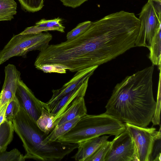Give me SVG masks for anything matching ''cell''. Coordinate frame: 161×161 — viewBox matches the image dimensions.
I'll return each mask as SVG.
<instances>
[{
  "mask_svg": "<svg viewBox=\"0 0 161 161\" xmlns=\"http://www.w3.org/2000/svg\"><path fill=\"white\" fill-rule=\"evenodd\" d=\"M154 65L117 84L105 106L106 112L122 122L147 127L156 106L153 90Z\"/></svg>",
  "mask_w": 161,
  "mask_h": 161,
  "instance_id": "obj_1",
  "label": "cell"
},
{
  "mask_svg": "<svg viewBox=\"0 0 161 161\" xmlns=\"http://www.w3.org/2000/svg\"><path fill=\"white\" fill-rule=\"evenodd\" d=\"M12 122L14 131L23 143L25 159L59 161L78 147V143L58 140L44 144L42 142L48 135L39 128L36 122L20 105L19 111Z\"/></svg>",
  "mask_w": 161,
  "mask_h": 161,
  "instance_id": "obj_2",
  "label": "cell"
},
{
  "mask_svg": "<svg viewBox=\"0 0 161 161\" xmlns=\"http://www.w3.org/2000/svg\"><path fill=\"white\" fill-rule=\"evenodd\" d=\"M125 130V124L106 112L98 115L86 114L81 117L75 125L58 140L78 143L106 135L116 137Z\"/></svg>",
  "mask_w": 161,
  "mask_h": 161,
  "instance_id": "obj_3",
  "label": "cell"
},
{
  "mask_svg": "<svg viewBox=\"0 0 161 161\" xmlns=\"http://www.w3.org/2000/svg\"><path fill=\"white\" fill-rule=\"evenodd\" d=\"M52 37V34L49 32L19 33L14 36L0 51V65L12 57H25L31 51L43 50L49 45Z\"/></svg>",
  "mask_w": 161,
  "mask_h": 161,
  "instance_id": "obj_4",
  "label": "cell"
},
{
  "mask_svg": "<svg viewBox=\"0 0 161 161\" xmlns=\"http://www.w3.org/2000/svg\"><path fill=\"white\" fill-rule=\"evenodd\" d=\"M139 15L141 26L135 46L148 48L155 35L161 30V0H148Z\"/></svg>",
  "mask_w": 161,
  "mask_h": 161,
  "instance_id": "obj_5",
  "label": "cell"
},
{
  "mask_svg": "<svg viewBox=\"0 0 161 161\" xmlns=\"http://www.w3.org/2000/svg\"><path fill=\"white\" fill-rule=\"evenodd\" d=\"M125 125L135 142L138 161H151L154 144L161 139V127L157 131L153 127H141L128 123Z\"/></svg>",
  "mask_w": 161,
  "mask_h": 161,
  "instance_id": "obj_6",
  "label": "cell"
},
{
  "mask_svg": "<svg viewBox=\"0 0 161 161\" xmlns=\"http://www.w3.org/2000/svg\"><path fill=\"white\" fill-rule=\"evenodd\" d=\"M112 141L105 161H138L135 142L126 129Z\"/></svg>",
  "mask_w": 161,
  "mask_h": 161,
  "instance_id": "obj_7",
  "label": "cell"
},
{
  "mask_svg": "<svg viewBox=\"0 0 161 161\" xmlns=\"http://www.w3.org/2000/svg\"><path fill=\"white\" fill-rule=\"evenodd\" d=\"M19 105L36 122L41 114L45 103L37 99L23 81L20 80L16 93Z\"/></svg>",
  "mask_w": 161,
  "mask_h": 161,
  "instance_id": "obj_8",
  "label": "cell"
},
{
  "mask_svg": "<svg viewBox=\"0 0 161 161\" xmlns=\"http://www.w3.org/2000/svg\"><path fill=\"white\" fill-rule=\"evenodd\" d=\"M98 67L97 65L76 72L72 79L65 83L61 88L53 90V95L47 103H45L44 108L51 112L53 107L61 98L73 90L88 77H90Z\"/></svg>",
  "mask_w": 161,
  "mask_h": 161,
  "instance_id": "obj_9",
  "label": "cell"
},
{
  "mask_svg": "<svg viewBox=\"0 0 161 161\" xmlns=\"http://www.w3.org/2000/svg\"><path fill=\"white\" fill-rule=\"evenodd\" d=\"M4 73L3 84L0 92V109L6 103L16 99V93L21 80L20 73L13 64L6 66Z\"/></svg>",
  "mask_w": 161,
  "mask_h": 161,
  "instance_id": "obj_10",
  "label": "cell"
},
{
  "mask_svg": "<svg viewBox=\"0 0 161 161\" xmlns=\"http://www.w3.org/2000/svg\"><path fill=\"white\" fill-rule=\"evenodd\" d=\"M89 78L88 77L73 90L63 97L53 107L50 112L55 114L53 121L55 127L63 114L73 101L78 96H85Z\"/></svg>",
  "mask_w": 161,
  "mask_h": 161,
  "instance_id": "obj_11",
  "label": "cell"
},
{
  "mask_svg": "<svg viewBox=\"0 0 161 161\" xmlns=\"http://www.w3.org/2000/svg\"><path fill=\"white\" fill-rule=\"evenodd\" d=\"M109 137L104 135L79 142L78 143V151L72 158L76 161H86L108 140Z\"/></svg>",
  "mask_w": 161,
  "mask_h": 161,
  "instance_id": "obj_12",
  "label": "cell"
},
{
  "mask_svg": "<svg viewBox=\"0 0 161 161\" xmlns=\"http://www.w3.org/2000/svg\"><path fill=\"white\" fill-rule=\"evenodd\" d=\"M84 96L76 97L63 114L55 127L77 116L80 117L87 114Z\"/></svg>",
  "mask_w": 161,
  "mask_h": 161,
  "instance_id": "obj_13",
  "label": "cell"
},
{
  "mask_svg": "<svg viewBox=\"0 0 161 161\" xmlns=\"http://www.w3.org/2000/svg\"><path fill=\"white\" fill-rule=\"evenodd\" d=\"M80 117L77 116L74 119L63 123L54 129L47 135L42 142L47 144L58 140L72 128L79 121Z\"/></svg>",
  "mask_w": 161,
  "mask_h": 161,
  "instance_id": "obj_14",
  "label": "cell"
},
{
  "mask_svg": "<svg viewBox=\"0 0 161 161\" xmlns=\"http://www.w3.org/2000/svg\"><path fill=\"white\" fill-rule=\"evenodd\" d=\"M14 131L11 121L5 122L0 126V153L6 150L13 140Z\"/></svg>",
  "mask_w": 161,
  "mask_h": 161,
  "instance_id": "obj_15",
  "label": "cell"
},
{
  "mask_svg": "<svg viewBox=\"0 0 161 161\" xmlns=\"http://www.w3.org/2000/svg\"><path fill=\"white\" fill-rule=\"evenodd\" d=\"M161 30L155 35L150 46L148 48L150 51L149 58L153 64L158 66L161 69Z\"/></svg>",
  "mask_w": 161,
  "mask_h": 161,
  "instance_id": "obj_16",
  "label": "cell"
},
{
  "mask_svg": "<svg viewBox=\"0 0 161 161\" xmlns=\"http://www.w3.org/2000/svg\"><path fill=\"white\" fill-rule=\"evenodd\" d=\"M17 8L14 0H0V21L13 19L17 13Z\"/></svg>",
  "mask_w": 161,
  "mask_h": 161,
  "instance_id": "obj_17",
  "label": "cell"
},
{
  "mask_svg": "<svg viewBox=\"0 0 161 161\" xmlns=\"http://www.w3.org/2000/svg\"><path fill=\"white\" fill-rule=\"evenodd\" d=\"M55 115L43 107L41 114L36 121L39 128L47 135L55 128L53 123Z\"/></svg>",
  "mask_w": 161,
  "mask_h": 161,
  "instance_id": "obj_18",
  "label": "cell"
},
{
  "mask_svg": "<svg viewBox=\"0 0 161 161\" xmlns=\"http://www.w3.org/2000/svg\"><path fill=\"white\" fill-rule=\"evenodd\" d=\"M62 19L59 17L54 19L47 20L42 19L36 22L35 25L41 27H45L50 31H56L62 33L64 32L65 27L61 23Z\"/></svg>",
  "mask_w": 161,
  "mask_h": 161,
  "instance_id": "obj_19",
  "label": "cell"
},
{
  "mask_svg": "<svg viewBox=\"0 0 161 161\" xmlns=\"http://www.w3.org/2000/svg\"><path fill=\"white\" fill-rule=\"evenodd\" d=\"M113 143L107 140L86 161H105V157L110 150Z\"/></svg>",
  "mask_w": 161,
  "mask_h": 161,
  "instance_id": "obj_20",
  "label": "cell"
},
{
  "mask_svg": "<svg viewBox=\"0 0 161 161\" xmlns=\"http://www.w3.org/2000/svg\"><path fill=\"white\" fill-rule=\"evenodd\" d=\"M24 156L16 148L9 152L6 150L0 153V161H24Z\"/></svg>",
  "mask_w": 161,
  "mask_h": 161,
  "instance_id": "obj_21",
  "label": "cell"
},
{
  "mask_svg": "<svg viewBox=\"0 0 161 161\" xmlns=\"http://www.w3.org/2000/svg\"><path fill=\"white\" fill-rule=\"evenodd\" d=\"M22 7L31 12L38 11L44 6V0H18Z\"/></svg>",
  "mask_w": 161,
  "mask_h": 161,
  "instance_id": "obj_22",
  "label": "cell"
},
{
  "mask_svg": "<svg viewBox=\"0 0 161 161\" xmlns=\"http://www.w3.org/2000/svg\"><path fill=\"white\" fill-rule=\"evenodd\" d=\"M91 23V21L88 20L79 24L67 33V40L73 39L81 35L88 29Z\"/></svg>",
  "mask_w": 161,
  "mask_h": 161,
  "instance_id": "obj_23",
  "label": "cell"
},
{
  "mask_svg": "<svg viewBox=\"0 0 161 161\" xmlns=\"http://www.w3.org/2000/svg\"><path fill=\"white\" fill-rule=\"evenodd\" d=\"M159 80L157 93V100L155 110L151 122L154 125H159L160 122L161 110V69H160Z\"/></svg>",
  "mask_w": 161,
  "mask_h": 161,
  "instance_id": "obj_24",
  "label": "cell"
},
{
  "mask_svg": "<svg viewBox=\"0 0 161 161\" xmlns=\"http://www.w3.org/2000/svg\"><path fill=\"white\" fill-rule=\"evenodd\" d=\"M20 105L17 98L11 101L8 104L6 113L7 121H11L15 117L19 111Z\"/></svg>",
  "mask_w": 161,
  "mask_h": 161,
  "instance_id": "obj_25",
  "label": "cell"
},
{
  "mask_svg": "<svg viewBox=\"0 0 161 161\" xmlns=\"http://www.w3.org/2000/svg\"><path fill=\"white\" fill-rule=\"evenodd\" d=\"M37 69L41 70L45 73H57L64 74L66 72V69L63 66L56 64H44L36 66Z\"/></svg>",
  "mask_w": 161,
  "mask_h": 161,
  "instance_id": "obj_26",
  "label": "cell"
},
{
  "mask_svg": "<svg viewBox=\"0 0 161 161\" xmlns=\"http://www.w3.org/2000/svg\"><path fill=\"white\" fill-rule=\"evenodd\" d=\"M156 142V145L153 148L151 161H161V139Z\"/></svg>",
  "mask_w": 161,
  "mask_h": 161,
  "instance_id": "obj_27",
  "label": "cell"
},
{
  "mask_svg": "<svg viewBox=\"0 0 161 161\" xmlns=\"http://www.w3.org/2000/svg\"><path fill=\"white\" fill-rule=\"evenodd\" d=\"M63 4L67 7L75 8L80 6L88 0H59Z\"/></svg>",
  "mask_w": 161,
  "mask_h": 161,
  "instance_id": "obj_28",
  "label": "cell"
},
{
  "mask_svg": "<svg viewBox=\"0 0 161 161\" xmlns=\"http://www.w3.org/2000/svg\"><path fill=\"white\" fill-rule=\"evenodd\" d=\"M9 102L5 104L0 109V126L3 123L7 121L5 118V113L7 107Z\"/></svg>",
  "mask_w": 161,
  "mask_h": 161,
  "instance_id": "obj_29",
  "label": "cell"
}]
</instances>
